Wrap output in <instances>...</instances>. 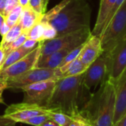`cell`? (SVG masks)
<instances>
[{
    "label": "cell",
    "mask_w": 126,
    "mask_h": 126,
    "mask_svg": "<svg viewBox=\"0 0 126 126\" xmlns=\"http://www.w3.org/2000/svg\"><path fill=\"white\" fill-rule=\"evenodd\" d=\"M39 44L38 41L30 39V38H27V40L24 41V43L23 44V45L21 46L22 47L27 49H30V50H33L35 48H36Z\"/></svg>",
    "instance_id": "obj_30"
},
{
    "label": "cell",
    "mask_w": 126,
    "mask_h": 126,
    "mask_svg": "<svg viewBox=\"0 0 126 126\" xmlns=\"http://www.w3.org/2000/svg\"><path fill=\"white\" fill-rule=\"evenodd\" d=\"M56 37H58V32L49 23L45 24V27H44V30L41 41L51 40V39L55 38Z\"/></svg>",
    "instance_id": "obj_26"
},
{
    "label": "cell",
    "mask_w": 126,
    "mask_h": 126,
    "mask_svg": "<svg viewBox=\"0 0 126 126\" xmlns=\"http://www.w3.org/2000/svg\"><path fill=\"white\" fill-rule=\"evenodd\" d=\"M72 121L68 126H92L89 121L80 114L72 117Z\"/></svg>",
    "instance_id": "obj_28"
},
{
    "label": "cell",
    "mask_w": 126,
    "mask_h": 126,
    "mask_svg": "<svg viewBox=\"0 0 126 126\" xmlns=\"http://www.w3.org/2000/svg\"><path fill=\"white\" fill-rule=\"evenodd\" d=\"M92 35L90 27L56 37L55 38L40 41L41 55L38 63L44 61L51 54L69 47H78L86 43Z\"/></svg>",
    "instance_id": "obj_4"
},
{
    "label": "cell",
    "mask_w": 126,
    "mask_h": 126,
    "mask_svg": "<svg viewBox=\"0 0 126 126\" xmlns=\"http://www.w3.org/2000/svg\"><path fill=\"white\" fill-rule=\"evenodd\" d=\"M7 89V83L5 80L0 79V104H4L3 97H2V94L3 92Z\"/></svg>",
    "instance_id": "obj_32"
},
{
    "label": "cell",
    "mask_w": 126,
    "mask_h": 126,
    "mask_svg": "<svg viewBox=\"0 0 126 126\" xmlns=\"http://www.w3.org/2000/svg\"><path fill=\"white\" fill-rule=\"evenodd\" d=\"M57 80H49L35 83L21 88L24 94L23 103L47 107L55 89Z\"/></svg>",
    "instance_id": "obj_7"
},
{
    "label": "cell",
    "mask_w": 126,
    "mask_h": 126,
    "mask_svg": "<svg viewBox=\"0 0 126 126\" xmlns=\"http://www.w3.org/2000/svg\"><path fill=\"white\" fill-rule=\"evenodd\" d=\"M18 5H19L18 0H7L4 11L3 13L4 17L6 18L10 13V12H12Z\"/></svg>",
    "instance_id": "obj_29"
},
{
    "label": "cell",
    "mask_w": 126,
    "mask_h": 126,
    "mask_svg": "<svg viewBox=\"0 0 126 126\" xmlns=\"http://www.w3.org/2000/svg\"><path fill=\"white\" fill-rule=\"evenodd\" d=\"M16 122L5 117L4 114L0 116V126H15Z\"/></svg>",
    "instance_id": "obj_31"
},
{
    "label": "cell",
    "mask_w": 126,
    "mask_h": 126,
    "mask_svg": "<svg viewBox=\"0 0 126 126\" xmlns=\"http://www.w3.org/2000/svg\"><path fill=\"white\" fill-rule=\"evenodd\" d=\"M83 77L84 73L57 80L46 108L51 111H61L71 117L80 114L92 94L83 84Z\"/></svg>",
    "instance_id": "obj_1"
},
{
    "label": "cell",
    "mask_w": 126,
    "mask_h": 126,
    "mask_svg": "<svg viewBox=\"0 0 126 126\" xmlns=\"http://www.w3.org/2000/svg\"><path fill=\"white\" fill-rule=\"evenodd\" d=\"M91 13L86 0H70L49 24L56 30L58 37L90 27Z\"/></svg>",
    "instance_id": "obj_3"
},
{
    "label": "cell",
    "mask_w": 126,
    "mask_h": 126,
    "mask_svg": "<svg viewBox=\"0 0 126 126\" xmlns=\"http://www.w3.org/2000/svg\"><path fill=\"white\" fill-rule=\"evenodd\" d=\"M116 0H100V8L96 19V22L93 30L92 31V35L100 37L103 30V27L105 22L115 3Z\"/></svg>",
    "instance_id": "obj_14"
},
{
    "label": "cell",
    "mask_w": 126,
    "mask_h": 126,
    "mask_svg": "<svg viewBox=\"0 0 126 126\" xmlns=\"http://www.w3.org/2000/svg\"><path fill=\"white\" fill-rule=\"evenodd\" d=\"M116 94L113 82L109 78L92 93L80 111L92 126H112L115 111Z\"/></svg>",
    "instance_id": "obj_2"
},
{
    "label": "cell",
    "mask_w": 126,
    "mask_h": 126,
    "mask_svg": "<svg viewBox=\"0 0 126 126\" xmlns=\"http://www.w3.org/2000/svg\"><path fill=\"white\" fill-rule=\"evenodd\" d=\"M70 1V0H62L59 4H58L56 6H55L53 8H52L50 10L47 11L46 13H44L41 19V21L45 24H48L53 18H55L61 10Z\"/></svg>",
    "instance_id": "obj_20"
},
{
    "label": "cell",
    "mask_w": 126,
    "mask_h": 126,
    "mask_svg": "<svg viewBox=\"0 0 126 126\" xmlns=\"http://www.w3.org/2000/svg\"><path fill=\"white\" fill-rule=\"evenodd\" d=\"M31 51H32V50L25 49L22 47H21L20 48H18L16 50L12 51L10 53H9L6 56L5 61H4V64L1 68V70L6 69L7 67L11 66L12 64H13L16 62H17L18 61H19L20 59H21L22 58L26 56L27 54H29Z\"/></svg>",
    "instance_id": "obj_17"
},
{
    "label": "cell",
    "mask_w": 126,
    "mask_h": 126,
    "mask_svg": "<svg viewBox=\"0 0 126 126\" xmlns=\"http://www.w3.org/2000/svg\"><path fill=\"white\" fill-rule=\"evenodd\" d=\"M27 34L26 33H22L20 37H18L16 41H14L11 44H10L6 49H4V52H5L6 56L9 53H10L12 51L16 50V49L20 48L23 45V44L24 43V41L27 40Z\"/></svg>",
    "instance_id": "obj_25"
},
{
    "label": "cell",
    "mask_w": 126,
    "mask_h": 126,
    "mask_svg": "<svg viewBox=\"0 0 126 126\" xmlns=\"http://www.w3.org/2000/svg\"><path fill=\"white\" fill-rule=\"evenodd\" d=\"M62 78V74L58 69H47L35 67L30 71L12 79L7 80V89H21V88L35 83L58 80Z\"/></svg>",
    "instance_id": "obj_6"
},
{
    "label": "cell",
    "mask_w": 126,
    "mask_h": 126,
    "mask_svg": "<svg viewBox=\"0 0 126 126\" xmlns=\"http://www.w3.org/2000/svg\"><path fill=\"white\" fill-rule=\"evenodd\" d=\"M10 30V27L4 22L3 24V25L1 26V29H0V35L3 37L4 35H5L9 32Z\"/></svg>",
    "instance_id": "obj_34"
},
{
    "label": "cell",
    "mask_w": 126,
    "mask_h": 126,
    "mask_svg": "<svg viewBox=\"0 0 126 126\" xmlns=\"http://www.w3.org/2000/svg\"><path fill=\"white\" fill-rule=\"evenodd\" d=\"M40 55L41 47L39 42L38 46L26 56L14 63L11 66L0 71V79L5 80L12 79L36 67Z\"/></svg>",
    "instance_id": "obj_9"
},
{
    "label": "cell",
    "mask_w": 126,
    "mask_h": 126,
    "mask_svg": "<svg viewBox=\"0 0 126 126\" xmlns=\"http://www.w3.org/2000/svg\"><path fill=\"white\" fill-rule=\"evenodd\" d=\"M112 126H126V114L120 120L114 123Z\"/></svg>",
    "instance_id": "obj_35"
},
{
    "label": "cell",
    "mask_w": 126,
    "mask_h": 126,
    "mask_svg": "<svg viewBox=\"0 0 126 126\" xmlns=\"http://www.w3.org/2000/svg\"><path fill=\"white\" fill-rule=\"evenodd\" d=\"M49 119L50 117L48 115V114H42V115H38L31 117L25 120L23 123L32 126H42L46 121H47Z\"/></svg>",
    "instance_id": "obj_24"
},
{
    "label": "cell",
    "mask_w": 126,
    "mask_h": 126,
    "mask_svg": "<svg viewBox=\"0 0 126 126\" xmlns=\"http://www.w3.org/2000/svg\"><path fill=\"white\" fill-rule=\"evenodd\" d=\"M49 110L45 107L37 105L21 103L9 106L5 111L4 116L16 123H24L25 120L38 115L48 114Z\"/></svg>",
    "instance_id": "obj_11"
},
{
    "label": "cell",
    "mask_w": 126,
    "mask_h": 126,
    "mask_svg": "<svg viewBox=\"0 0 126 126\" xmlns=\"http://www.w3.org/2000/svg\"><path fill=\"white\" fill-rule=\"evenodd\" d=\"M22 10L23 7L21 5H18L12 12H10V13L5 18V23L10 28L18 23Z\"/></svg>",
    "instance_id": "obj_22"
},
{
    "label": "cell",
    "mask_w": 126,
    "mask_h": 126,
    "mask_svg": "<svg viewBox=\"0 0 126 126\" xmlns=\"http://www.w3.org/2000/svg\"><path fill=\"white\" fill-rule=\"evenodd\" d=\"M84 44H81L80 46L76 47L72 51H71L66 55V57L63 59V61H62V63H61V65H60V66L58 68L59 69L63 68V67L66 66L67 65H69L70 63H72L73 61H75L76 58H78L79 55H80V52H81V50H82V49H83V46H84Z\"/></svg>",
    "instance_id": "obj_23"
},
{
    "label": "cell",
    "mask_w": 126,
    "mask_h": 126,
    "mask_svg": "<svg viewBox=\"0 0 126 126\" xmlns=\"http://www.w3.org/2000/svg\"><path fill=\"white\" fill-rule=\"evenodd\" d=\"M6 58V54L4 52V49L0 46V71L1 70L2 66L4 64V62Z\"/></svg>",
    "instance_id": "obj_33"
},
{
    "label": "cell",
    "mask_w": 126,
    "mask_h": 126,
    "mask_svg": "<svg viewBox=\"0 0 126 126\" xmlns=\"http://www.w3.org/2000/svg\"><path fill=\"white\" fill-rule=\"evenodd\" d=\"M88 67L85 66L80 60L79 56L72 63H70L66 66L59 69V71L62 74V78L66 77H72V76H78L85 73Z\"/></svg>",
    "instance_id": "obj_16"
},
{
    "label": "cell",
    "mask_w": 126,
    "mask_h": 126,
    "mask_svg": "<svg viewBox=\"0 0 126 126\" xmlns=\"http://www.w3.org/2000/svg\"><path fill=\"white\" fill-rule=\"evenodd\" d=\"M108 78V58L103 53L86 69L83 77V84L91 92L96 90Z\"/></svg>",
    "instance_id": "obj_8"
},
{
    "label": "cell",
    "mask_w": 126,
    "mask_h": 126,
    "mask_svg": "<svg viewBox=\"0 0 126 126\" xmlns=\"http://www.w3.org/2000/svg\"><path fill=\"white\" fill-rule=\"evenodd\" d=\"M44 27H45V24L40 21L27 33V38L40 42L44 30Z\"/></svg>",
    "instance_id": "obj_21"
},
{
    "label": "cell",
    "mask_w": 126,
    "mask_h": 126,
    "mask_svg": "<svg viewBox=\"0 0 126 126\" xmlns=\"http://www.w3.org/2000/svg\"><path fill=\"white\" fill-rule=\"evenodd\" d=\"M23 33L21 25L18 23L15 26L10 28L9 32L2 37L1 41L0 42V46L4 49L10 44H11L14 41H16L18 37L21 35Z\"/></svg>",
    "instance_id": "obj_18"
},
{
    "label": "cell",
    "mask_w": 126,
    "mask_h": 126,
    "mask_svg": "<svg viewBox=\"0 0 126 126\" xmlns=\"http://www.w3.org/2000/svg\"><path fill=\"white\" fill-rule=\"evenodd\" d=\"M44 1V7L47 9V5H48V3L49 1V0H43Z\"/></svg>",
    "instance_id": "obj_40"
},
{
    "label": "cell",
    "mask_w": 126,
    "mask_h": 126,
    "mask_svg": "<svg viewBox=\"0 0 126 126\" xmlns=\"http://www.w3.org/2000/svg\"><path fill=\"white\" fill-rule=\"evenodd\" d=\"M18 1H19V5H21L22 7L29 6L30 0H18Z\"/></svg>",
    "instance_id": "obj_38"
},
{
    "label": "cell",
    "mask_w": 126,
    "mask_h": 126,
    "mask_svg": "<svg viewBox=\"0 0 126 126\" xmlns=\"http://www.w3.org/2000/svg\"><path fill=\"white\" fill-rule=\"evenodd\" d=\"M5 22V18L4 17V16L2 14L0 13V29L1 27V26L3 25V24Z\"/></svg>",
    "instance_id": "obj_39"
},
{
    "label": "cell",
    "mask_w": 126,
    "mask_h": 126,
    "mask_svg": "<svg viewBox=\"0 0 126 126\" xmlns=\"http://www.w3.org/2000/svg\"><path fill=\"white\" fill-rule=\"evenodd\" d=\"M29 6L35 13L40 15H44L47 12V9L44 7L43 0H30Z\"/></svg>",
    "instance_id": "obj_27"
},
{
    "label": "cell",
    "mask_w": 126,
    "mask_h": 126,
    "mask_svg": "<svg viewBox=\"0 0 126 126\" xmlns=\"http://www.w3.org/2000/svg\"><path fill=\"white\" fill-rule=\"evenodd\" d=\"M43 15L35 13L30 6L23 7L18 24L21 25L23 33H27L38 22H39Z\"/></svg>",
    "instance_id": "obj_15"
},
{
    "label": "cell",
    "mask_w": 126,
    "mask_h": 126,
    "mask_svg": "<svg viewBox=\"0 0 126 126\" xmlns=\"http://www.w3.org/2000/svg\"><path fill=\"white\" fill-rule=\"evenodd\" d=\"M103 53V49L100 38L92 35L84 44V46L79 55V58L85 66L89 67Z\"/></svg>",
    "instance_id": "obj_12"
},
{
    "label": "cell",
    "mask_w": 126,
    "mask_h": 126,
    "mask_svg": "<svg viewBox=\"0 0 126 126\" xmlns=\"http://www.w3.org/2000/svg\"><path fill=\"white\" fill-rule=\"evenodd\" d=\"M105 54L108 58V78L115 82L126 69V37L113 50Z\"/></svg>",
    "instance_id": "obj_10"
},
{
    "label": "cell",
    "mask_w": 126,
    "mask_h": 126,
    "mask_svg": "<svg viewBox=\"0 0 126 126\" xmlns=\"http://www.w3.org/2000/svg\"><path fill=\"white\" fill-rule=\"evenodd\" d=\"M7 0H0V13L3 15Z\"/></svg>",
    "instance_id": "obj_36"
},
{
    "label": "cell",
    "mask_w": 126,
    "mask_h": 126,
    "mask_svg": "<svg viewBox=\"0 0 126 126\" xmlns=\"http://www.w3.org/2000/svg\"><path fill=\"white\" fill-rule=\"evenodd\" d=\"M48 115L50 119L55 121L59 126H68L72 121V117L59 111L49 110Z\"/></svg>",
    "instance_id": "obj_19"
},
{
    "label": "cell",
    "mask_w": 126,
    "mask_h": 126,
    "mask_svg": "<svg viewBox=\"0 0 126 126\" xmlns=\"http://www.w3.org/2000/svg\"><path fill=\"white\" fill-rule=\"evenodd\" d=\"M126 37V0H125L100 37L103 52H110Z\"/></svg>",
    "instance_id": "obj_5"
},
{
    "label": "cell",
    "mask_w": 126,
    "mask_h": 126,
    "mask_svg": "<svg viewBox=\"0 0 126 126\" xmlns=\"http://www.w3.org/2000/svg\"><path fill=\"white\" fill-rule=\"evenodd\" d=\"M113 83L114 85L116 94L114 117V123H115L126 114V69L115 82H113Z\"/></svg>",
    "instance_id": "obj_13"
},
{
    "label": "cell",
    "mask_w": 126,
    "mask_h": 126,
    "mask_svg": "<svg viewBox=\"0 0 126 126\" xmlns=\"http://www.w3.org/2000/svg\"><path fill=\"white\" fill-rule=\"evenodd\" d=\"M42 126H59V125H58V124H57L55 121H53L52 120L49 119V120H48L47 121H46Z\"/></svg>",
    "instance_id": "obj_37"
}]
</instances>
